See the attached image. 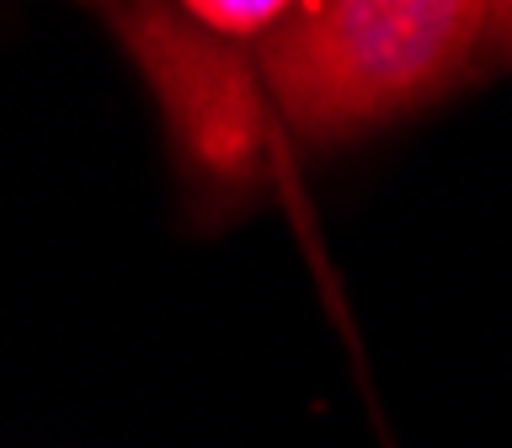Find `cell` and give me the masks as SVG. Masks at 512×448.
Wrapping results in <instances>:
<instances>
[{
  "label": "cell",
  "instance_id": "cell-2",
  "mask_svg": "<svg viewBox=\"0 0 512 448\" xmlns=\"http://www.w3.org/2000/svg\"><path fill=\"white\" fill-rule=\"evenodd\" d=\"M107 22L139 59L187 166L203 182L246 187L267 155V102L251 48L219 43L187 11L166 6H118Z\"/></svg>",
  "mask_w": 512,
  "mask_h": 448
},
{
  "label": "cell",
  "instance_id": "cell-1",
  "mask_svg": "<svg viewBox=\"0 0 512 448\" xmlns=\"http://www.w3.org/2000/svg\"><path fill=\"white\" fill-rule=\"evenodd\" d=\"M491 38L470 0H320L288 6L256 43V75L310 139H342L443 91Z\"/></svg>",
  "mask_w": 512,
  "mask_h": 448
},
{
  "label": "cell",
  "instance_id": "cell-3",
  "mask_svg": "<svg viewBox=\"0 0 512 448\" xmlns=\"http://www.w3.org/2000/svg\"><path fill=\"white\" fill-rule=\"evenodd\" d=\"M182 11H187L203 32H214L219 43L256 48L272 27L283 22L288 6H278V0H246V6H235V0H230V6H219V0H198V6H182Z\"/></svg>",
  "mask_w": 512,
  "mask_h": 448
}]
</instances>
